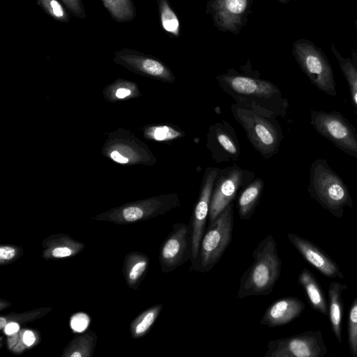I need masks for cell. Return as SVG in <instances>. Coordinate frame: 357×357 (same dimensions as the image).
Returning a JSON list of instances; mask_svg holds the SVG:
<instances>
[{"label": "cell", "mask_w": 357, "mask_h": 357, "mask_svg": "<svg viewBox=\"0 0 357 357\" xmlns=\"http://www.w3.org/2000/svg\"><path fill=\"white\" fill-rule=\"evenodd\" d=\"M161 25L168 33L178 36L180 32L179 20L167 0H156Z\"/></svg>", "instance_id": "obj_22"}, {"label": "cell", "mask_w": 357, "mask_h": 357, "mask_svg": "<svg viewBox=\"0 0 357 357\" xmlns=\"http://www.w3.org/2000/svg\"><path fill=\"white\" fill-rule=\"evenodd\" d=\"M327 353L321 331L270 340L265 357H323Z\"/></svg>", "instance_id": "obj_9"}, {"label": "cell", "mask_w": 357, "mask_h": 357, "mask_svg": "<svg viewBox=\"0 0 357 357\" xmlns=\"http://www.w3.org/2000/svg\"><path fill=\"white\" fill-rule=\"evenodd\" d=\"M252 258L240 280L237 293L239 298L270 294L281 274L282 261L271 234L259 243L252 251Z\"/></svg>", "instance_id": "obj_3"}, {"label": "cell", "mask_w": 357, "mask_h": 357, "mask_svg": "<svg viewBox=\"0 0 357 357\" xmlns=\"http://www.w3.org/2000/svg\"><path fill=\"white\" fill-rule=\"evenodd\" d=\"M218 167H207L204 173L198 199L195 205L190 221L192 231V257L195 260L198 255L200 243L209 215L210 203L213 186L217 177Z\"/></svg>", "instance_id": "obj_11"}, {"label": "cell", "mask_w": 357, "mask_h": 357, "mask_svg": "<svg viewBox=\"0 0 357 357\" xmlns=\"http://www.w3.org/2000/svg\"><path fill=\"white\" fill-rule=\"evenodd\" d=\"M354 25L355 29L357 31V19L354 20Z\"/></svg>", "instance_id": "obj_40"}, {"label": "cell", "mask_w": 357, "mask_h": 357, "mask_svg": "<svg viewBox=\"0 0 357 357\" xmlns=\"http://www.w3.org/2000/svg\"><path fill=\"white\" fill-rule=\"evenodd\" d=\"M192 257V231L190 224L177 222L162 245L160 263L163 272L169 273Z\"/></svg>", "instance_id": "obj_10"}, {"label": "cell", "mask_w": 357, "mask_h": 357, "mask_svg": "<svg viewBox=\"0 0 357 357\" xmlns=\"http://www.w3.org/2000/svg\"><path fill=\"white\" fill-rule=\"evenodd\" d=\"M20 329V326L18 325V324L15 323V322H10L8 324H6V326H5L4 328V332L5 333H6L7 335H13L15 333H17Z\"/></svg>", "instance_id": "obj_34"}, {"label": "cell", "mask_w": 357, "mask_h": 357, "mask_svg": "<svg viewBox=\"0 0 357 357\" xmlns=\"http://www.w3.org/2000/svg\"><path fill=\"white\" fill-rule=\"evenodd\" d=\"M287 237L303 257L322 275L328 278H344L337 264L315 244L295 234H288Z\"/></svg>", "instance_id": "obj_15"}, {"label": "cell", "mask_w": 357, "mask_h": 357, "mask_svg": "<svg viewBox=\"0 0 357 357\" xmlns=\"http://www.w3.org/2000/svg\"><path fill=\"white\" fill-rule=\"evenodd\" d=\"M89 323V317L84 313H78L74 315L70 321L71 328L76 332L85 331Z\"/></svg>", "instance_id": "obj_28"}, {"label": "cell", "mask_w": 357, "mask_h": 357, "mask_svg": "<svg viewBox=\"0 0 357 357\" xmlns=\"http://www.w3.org/2000/svg\"><path fill=\"white\" fill-rule=\"evenodd\" d=\"M231 111L250 143L265 160L278 152L283 133L275 114L256 105L237 102L231 105Z\"/></svg>", "instance_id": "obj_2"}, {"label": "cell", "mask_w": 357, "mask_h": 357, "mask_svg": "<svg viewBox=\"0 0 357 357\" xmlns=\"http://www.w3.org/2000/svg\"><path fill=\"white\" fill-rule=\"evenodd\" d=\"M149 135L156 141L170 142L183 137L185 132L177 126L163 124L153 127Z\"/></svg>", "instance_id": "obj_23"}, {"label": "cell", "mask_w": 357, "mask_h": 357, "mask_svg": "<svg viewBox=\"0 0 357 357\" xmlns=\"http://www.w3.org/2000/svg\"><path fill=\"white\" fill-rule=\"evenodd\" d=\"M264 188V180L256 178L241 191L237 198V208L241 220L251 218L259 204Z\"/></svg>", "instance_id": "obj_17"}, {"label": "cell", "mask_w": 357, "mask_h": 357, "mask_svg": "<svg viewBox=\"0 0 357 357\" xmlns=\"http://www.w3.org/2000/svg\"><path fill=\"white\" fill-rule=\"evenodd\" d=\"M298 282L304 289L312 307L324 315L328 314L325 295L314 276L307 268L301 271Z\"/></svg>", "instance_id": "obj_20"}, {"label": "cell", "mask_w": 357, "mask_h": 357, "mask_svg": "<svg viewBox=\"0 0 357 357\" xmlns=\"http://www.w3.org/2000/svg\"><path fill=\"white\" fill-rule=\"evenodd\" d=\"M15 255V250L10 246H1L0 248L1 260H9Z\"/></svg>", "instance_id": "obj_31"}, {"label": "cell", "mask_w": 357, "mask_h": 357, "mask_svg": "<svg viewBox=\"0 0 357 357\" xmlns=\"http://www.w3.org/2000/svg\"><path fill=\"white\" fill-rule=\"evenodd\" d=\"M331 50L336 59L339 67L348 84L351 99L357 109V50L352 48L349 56H344L334 43Z\"/></svg>", "instance_id": "obj_18"}, {"label": "cell", "mask_w": 357, "mask_h": 357, "mask_svg": "<svg viewBox=\"0 0 357 357\" xmlns=\"http://www.w3.org/2000/svg\"><path fill=\"white\" fill-rule=\"evenodd\" d=\"M52 254L54 257H66L70 256L72 254V251L66 247H59L54 248Z\"/></svg>", "instance_id": "obj_32"}, {"label": "cell", "mask_w": 357, "mask_h": 357, "mask_svg": "<svg viewBox=\"0 0 357 357\" xmlns=\"http://www.w3.org/2000/svg\"><path fill=\"white\" fill-rule=\"evenodd\" d=\"M36 340V337L34 333L31 331H26L23 335V342L24 343L29 347L32 345Z\"/></svg>", "instance_id": "obj_33"}, {"label": "cell", "mask_w": 357, "mask_h": 357, "mask_svg": "<svg viewBox=\"0 0 357 357\" xmlns=\"http://www.w3.org/2000/svg\"><path fill=\"white\" fill-rule=\"evenodd\" d=\"M124 218L129 222L141 219L144 215V211L139 207L130 206L123 211Z\"/></svg>", "instance_id": "obj_29"}, {"label": "cell", "mask_w": 357, "mask_h": 357, "mask_svg": "<svg viewBox=\"0 0 357 357\" xmlns=\"http://www.w3.org/2000/svg\"><path fill=\"white\" fill-rule=\"evenodd\" d=\"M6 326V320L3 317H0V328L2 329Z\"/></svg>", "instance_id": "obj_37"}, {"label": "cell", "mask_w": 357, "mask_h": 357, "mask_svg": "<svg viewBox=\"0 0 357 357\" xmlns=\"http://www.w3.org/2000/svg\"><path fill=\"white\" fill-rule=\"evenodd\" d=\"M37 4L54 20L66 23L70 20L69 11L59 0H36Z\"/></svg>", "instance_id": "obj_24"}, {"label": "cell", "mask_w": 357, "mask_h": 357, "mask_svg": "<svg viewBox=\"0 0 357 357\" xmlns=\"http://www.w3.org/2000/svg\"><path fill=\"white\" fill-rule=\"evenodd\" d=\"M81 356L82 354L77 351H75L70 355L71 357H80Z\"/></svg>", "instance_id": "obj_38"}, {"label": "cell", "mask_w": 357, "mask_h": 357, "mask_svg": "<svg viewBox=\"0 0 357 357\" xmlns=\"http://www.w3.org/2000/svg\"><path fill=\"white\" fill-rule=\"evenodd\" d=\"M216 80L237 103L256 105L278 116L287 115L289 103L281 90L270 81L241 75L232 70L218 75Z\"/></svg>", "instance_id": "obj_1"}, {"label": "cell", "mask_w": 357, "mask_h": 357, "mask_svg": "<svg viewBox=\"0 0 357 357\" xmlns=\"http://www.w3.org/2000/svg\"><path fill=\"white\" fill-rule=\"evenodd\" d=\"M278 1L282 3H287L290 1H295L296 0H278Z\"/></svg>", "instance_id": "obj_39"}, {"label": "cell", "mask_w": 357, "mask_h": 357, "mask_svg": "<svg viewBox=\"0 0 357 357\" xmlns=\"http://www.w3.org/2000/svg\"><path fill=\"white\" fill-rule=\"evenodd\" d=\"M347 284L331 282L328 287L329 318L333 332L337 341L342 342V292Z\"/></svg>", "instance_id": "obj_19"}, {"label": "cell", "mask_w": 357, "mask_h": 357, "mask_svg": "<svg viewBox=\"0 0 357 357\" xmlns=\"http://www.w3.org/2000/svg\"><path fill=\"white\" fill-rule=\"evenodd\" d=\"M130 94V91L126 89H119L116 92V96L119 98H123Z\"/></svg>", "instance_id": "obj_36"}, {"label": "cell", "mask_w": 357, "mask_h": 357, "mask_svg": "<svg viewBox=\"0 0 357 357\" xmlns=\"http://www.w3.org/2000/svg\"><path fill=\"white\" fill-rule=\"evenodd\" d=\"M147 266V261L146 260H142L138 261L135 264L130 273V278L131 280H136L138 279L142 274L145 271Z\"/></svg>", "instance_id": "obj_30"}, {"label": "cell", "mask_w": 357, "mask_h": 357, "mask_svg": "<svg viewBox=\"0 0 357 357\" xmlns=\"http://www.w3.org/2000/svg\"><path fill=\"white\" fill-rule=\"evenodd\" d=\"M111 158L116 162L119 163H127L128 162V159L122 156L121 154H119V152L116 151H114L111 153Z\"/></svg>", "instance_id": "obj_35"}, {"label": "cell", "mask_w": 357, "mask_h": 357, "mask_svg": "<svg viewBox=\"0 0 357 357\" xmlns=\"http://www.w3.org/2000/svg\"><path fill=\"white\" fill-rule=\"evenodd\" d=\"M250 0H210L207 11L219 29L236 33L244 24Z\"/></svg>", "instance_id": "obj_13"}, {"label": "cell", "mask_w": 357, "mask_h": 357, "mask_svg": "<svg viewBox=\"0 0 357 357\" xmlns=\"http://www.w3.org/2000/svg\"><path fill=\"white\" fill-rule=\"evenodd\" d=\"M115 61L135 68L137 70L163 82L173 83L176 77L160 61L137 50L123 48L115 53Z\"/></svg>", "instance_id": "obj_14"}, {"label": "cell", "mask_w": 357, "mask_h": 357, "mask_svg": "<svg viewBox=\"0 0 357 357\" xmlns=\"http://www.w3.org/2000/svg\"><path fill=\"white\" fill-rule=\"evenodd\" d=\"M254 178V172L242 169L236 164L224 169H218L211 199L209 223L213 222Z\"/></svg>", "instance_id": "obj_8"}, {"label": "cell", "mask_w": 357, "mask_h": 357, "mask_svg": "<svg viewBox=\"0 0 357 357\" xmlns=\"http://www.w3.org/2000/svg\"><path fill=\"white\" fill-rule=\"evenodd\" d=\"M111 17L116 22H128L137 16L132 0H101Z\"/></svg>", "instance_id": "obj_21"}, {"label": "cell", "mask_w": 357, "mask_h": 357, "mask_svg": "<svg viewBox=\"0 0 357 357\" xmlns=\"http://www.w3.org/2000/svg\"><path fill=\"white\" fill-rule=\"evenodd\" d=\"M307 191L322 208L337 218L342 217L346 206H354L347 185L326 159L319 158L311 164Z\"/></svg>", "instance_id": "obj_4"}, {"label": "cell", "mask_w": 357, "mask_h": 357, "mask_svg": "<svg viewBox=\"0 0 357 357\" xmlns=\"http://www.w3.org/2000/svg\"><path fill=\"white\" fill-rule=\"evenodd\" d=\"M162 307V305H159L155 306L153 308L145 313L142 319L139 322L135 328V333L137 335L144 334L150 328L156 319Z\"/></svg>", "instance_id": "obj_26"}, {"label": "cell", "mask_w": 357, "mask_h": 357, "mask_svg": "<svg viewBox=\"0 0 357 357\" xmlns=\"http://www.w3.org/2000/svg\"><path fill=\"white\" fill-rule=\"evenodd\" d=\"M291 52L300 68L314 86L328 96L337 95L333 68L321 48L310 40L299 38L293 43Z\"/></svg>", "instance_id": "obj_6"}, {"label": "cell", "mask_w": 357, "mask_h": 357, "mask_svg": "<svg viewBox=\"0 0 357 357\" xmlns=\"http://www.w3.org/2000/svg\"><path fill=\"white\" fill-rule=\"evenodd\" d=\"M206 147L215 162L238 160L241 149L234 128L222 120L211 125L206 135Z\"/></svg>", "instance_id": "obj_12"}, {"label": "cell", "mask_w": 357, "mask_h": 357, "mask_svg": "<svg viewBox=\"0 0 357 357\" xmlns=\"http://www.w3.org/2000/svg\"><path fill=\"white\" fill-rule=\"evenodd\" d=\"M310 123L317 132L357 159V130L341 113L312 109Z\"/></svg>", "instance_id": "obj_7"}, {"label": "cell", "mask_w": 357, "mask_h": 357, "mask_svg": "<svg viewBox=\"0 0 357 357\" xmlns=\"http://www.w3.org/2000/svg\"><path fill=\"white\" fill-rule=\"evenodd\" d=\"M66 8L73 16L79 19H86V13L82 0H61Z\"/></svg>", "instance_id": "obj_27"}, {"label": "cell", "mask_w": 357, "mask_h": 357, "mask_svg": "<svg viewBox=\"0 0 357 357\" xmlns=\"http://www.w3.org/2000/svg\"><path fill=\"white\" fill-rule=\"evenodd\" d=\"M234 203H230L211 222L208 223L197 258L191 268L201 273L211 271L220 261L232 239Z\"/></svg>", "instance_id": "obj_5"}, {"label": "cell", "mask_w": 357, "mask_h": 357, "mask_svg": "<svg viewBox=\"0 0 357 357\" xmlns=\"http://www.w3.org/2000/svg\"><path fill=\"white\" fill-rule=\"evenodd\" d=\"M304 308V303L296 297L277 300L267 307L260 324L269 327L287 324L299 317Z\"/></svg>", "instance_id": "obj_16"}, {"label": "cell", "mask_w": 357, "mask_h": 357, "mask_svg": "<svg viewBox=\"0 0 357 357\" xmlns=\"http://www.w3.org/2000/svg\"><path fill=\"white\" fill-rule=\"evenodd\" d=\"M348 340L351 354L354 357H357V298L349 310Z\"/></svg>", "instance_id": "obj_25"}]
</instances>
